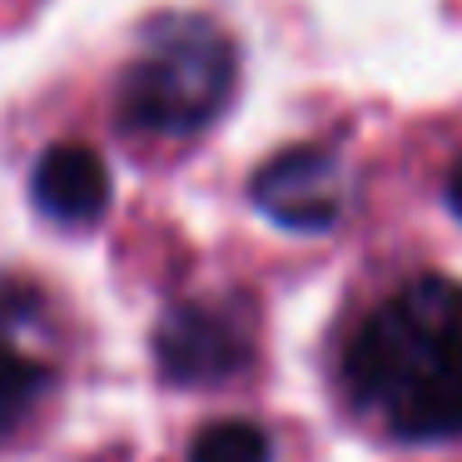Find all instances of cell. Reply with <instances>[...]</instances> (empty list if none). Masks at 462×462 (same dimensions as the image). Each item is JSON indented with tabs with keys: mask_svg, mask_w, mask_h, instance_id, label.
<instances>
[{
	"mask_svg": "<svg viewBox=\"0 0 462 462\" xmlns=\"http://www.w3.org/2000/svg\"><path fill=\"white\" fill-rule=\"evenodd\" d=\"M249 199L263 219L293 234H323L343 219V160L333 144H289L249 180Z\"/></svg>",
	"mask_w": 462,
	"mask_h": 462,
	"instance_id": "cell-4",
	"label": "cell"
},
{
	"mask_svg": "<svg viewBox=\"0 0 462 462\" xmlns=\"http://www.w3.org/2000/svg\"><path fill=\"white\" fill-rule=\"evenodd\" d=\"M31 194L55 224H95L110 209V170L90 144H51L31 174Z\"/></svg>",
	"mask_w": 462,
	"mask_h": 462,
	"instance_id": "cell-5",
	"label": "cell"
},
{
	"mask_svg": "<svg viewBox=\"0 0 462 462\" xmlns=\"http://www.w3.org/2000/svg\"><path fill=\"white\" fill-rule=\"evenodd\" d=\"M273 442L259 422L249 418H224L199 428V438L189 442V462H269Z\"/></svg>",
	"mask_w": 462,
	"mask_h": 462,
	"instance_id": "cell-7",
	"label": "cell"
},
{
	"mask_svg": "<svg viewBox=\"0 0 462 462\" xmlns=\"http://www.w3.org/2000/svg\"><path fill=\"white\" fill-rule=\"evenodd\" d=\"M154 363L164 383H180V388H214L239 378L254 363L249 313L209 299L174 303L154 328Z\"/></svg>",
	"mask_w": 462,
	"mask_h": 462,
	"instance_id": "cell-3",
	"label": "cell"
},
{
	"mask_svg": "<svg viewBox=\"0 0 462 462\" xmlns=\"http://www.w3.org/2000/svg\"><path fill=\"white\" fill-rule=\"evenodd\" d=\"M239 80L234 41L209 15H160L120 75V120L144 134H199Z\"/></svg>",
	"mask_w": 462,
	"mask_h": 462,
	"instance_id": "cell-2",
	"label": "cell"
},
{
	"mask_svg": "<svg viewBox=\"0 0 462 462\" xmlns=\"http://www.w3.org/2000/svg\"><path fill=\"white\" fill-rule=\"evenodd\" d=\"M343 388L402 442L462 438V283L412 273L343 338Z\"/></svg>",
	"mask_w": 462,
	"mask_h": 462,
	"instance_id": "cell-1",
	"label": "cell"
},
{
	"mask_svg": "<svg viewBox=\"0 0 462 462\" xmlns=\"http://www.w3.org/2000/svg\"><path fill=\"white\" fill-rule=\"evenodd\" d=\"M448 209L462 219V154H457V164H452V174H448Z\"/></svg>",
	"mask_w": 462,
	"mask_h": 462,
	"instance_id": "cell-8",
	"label": "cell"
},
{
	"mask_svg": "<svg viewBox=\"0 0 462 462\" xmlns=\"http://www.w3.org/2000/svg\"><path fill=\"white\" fill-rule=\"evenodd\" d=\"M31 303H35L31 289L0 283V328H5V323H21V309H31ZM41 383H45V373L0 333V438L31 412V402L41 398Z\"/></svg>",
	"mask_w": 462,
	"mask_h": 462,
	"instance_id": "cell-6",
	"label": "cell"
}]
</instances>
